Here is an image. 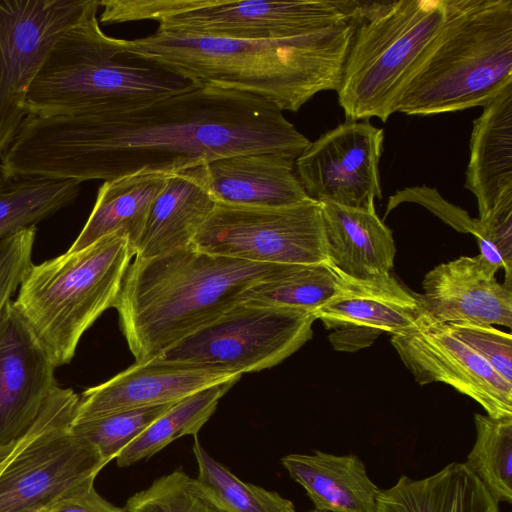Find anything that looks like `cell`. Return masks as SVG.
<instances>
[{"label": "cell", "instance_id": "obj_20", "mask_svg": "<svg viewBox=\"0 0 512 512\" xmlns=\"http://www.w3.org/2000/svg\"><path fill=\"white\" fill-rule=\"evenodd\" d=\"M216 204L206 164L170 174L152 203L135 258H151L190 245Z\"/></svg>", "mask_w": 512, "mask_h": 512}, {"label": "cell", "instance_id": "obj_28", "mask_svg": "<svg viewBox=\"0 0 512 512\" xmlns=\"http://www.w3.org/2000/svg\"><path fill=\"white\" fill-rule=\"evenodd\" d=\"M340 278L330 262L289 264L280 274L244 291L240 302L313 312L335 294Z\"/></svg>", "mask_w": 512, "mask_h": 512}, {"label": "cell", "instance_id": "obj_10", "mask_svg": "<svg viewBox=\"0 0 512 512\" xmlns=\"http://www.w3.org/2000/svg\"><path fill=\"white\" fill-rule=\"evenodd\" d=\"M311 311L241 301L164 351L166 361L229 369L237 374L273 367L313 336Z\"/></svg>", "mask_w": 512, "mask_h": 512}, {"label": "cell", "instance_id": "obj_35", "mask_svg": "<svg viewBox=\"0 0 512 512\" xmlns=\"http://www.w3.org/2000/svg\"><path fill=\"white\" fill-rule=\"evenodd\" d=\"M36 226L11 235L0 243V312L12 300L32 263Z\"/></svg>", "mask_w": 512, "mask_h": 512}, {"label": "cell", "instance_id": "obj_39", "mask_svg": "<svg viewBox=\"0 0 512 512\" xmlns=\"http://www.w3.org/2000/svg\"><path fill=\"white\" fill-rule=\"evenodd\" d=\"M295 512H297V511H295ZM307 512H319V511L313 509V510H310V511H307Z\"/></svg>", "mask_w": 512, "mask_h": 512}, {"label": "cell", "instance_id": "obj_26", "mask_svg": "<svg viewBox=\"0 0 512 512\" xmlns=\"http://www.w3.org/2000/svg\"><path fill=\"white\" fill-rule=\"evenodd\" d=\"M81 182L10 173L0 163V243L72 204Z\"/></svg>", "mask_w": 512, "mask_h": 512}, {"label": "cell", "instance_id": "obj_27", "mask_svg": "<svg viewBox=\"0 0 512 512\" xmlns=\"http://www.w3.org/2000/svg\"><path fill=\"white\" fill-rule=\"evenodd\" d=\"M240 377L234 376L175 402L118 454L117 465L128 467L152 457L182 436L195 437L216 410L221 397Z\"/></svg>", "mask_w": 512, "mask_h": 512}, {"label": "cell", "instance_id": "obj_30", "mask_svg": "<svg viewBox=\"0 0 512 512\" xmlns=\"http://www.w3.org/2000/svg\"><path fill=\"white\" fill-rule=\"evenodd\" d=\"M196 480L226 512H295L292 501L279 493L247 483L216 461L195 436Z\"/></svg>", "mask_w": 512, "mask_h": 512}, {"label": "cell", "instance_id": "obj_25", "mask_svg": "<svg viewBox=\"0 0 512 512\" xmlns=\"http://www.w3.org/2000/svg\"><path fill=\"white\" fill-rule=\"evenodd\" d=\"M170 174L140 172L104 181L81 232L69 252L82 250L117 231L125 233L135 250L144 231L152 203ZM135 255V252H134Z\"/></svg>", "mask_w": 512, "mask_h": 512}, {"label": "cell", "instance_id": "obj_36", "mask_svg": "<svg viewBox=\"0 0 512 512\" xmlns=\"http://www.w3.org/2000/svg\"><path fill=\"white\" fill-rule=\"evenodd\" d=\"M404 202L417 203L424 206L434 215L459 232L475 235L478 229V219H473L467 211L446 201L435 188L426 185L412 186L397 191L389 197L386 206V216L389 212Z\"/></svg>", "mask_w": 512, "mask_h": 512}, {"label": "cell", "instance_id": "obj_8", "mask_svg": "<svg viewBox=\"0 0 512 512\" xmlns=\"http://www.w3.org/2000/svg\"><path fill=\"white\" fill-rule=\"evenodd\" d=\"M100 22L152 20L160 31L238 40L310 34L348 20L336 0H103Z\"/></svg>", "mask_w": 512, "mask_h": 512}, {"label": "cell", "instance_id": "obj_4", "mask_svg": "<svg viewBox=\"0 0 512 512\" xmlns=\"http://www.w3.org/2000/svg\"><path fill=\"white\" fill-rule=\"evenodd\" d=\"M98 9L55 43L29 89L26 115L124 112L198 85L153 63L128 58L120 39L101 30Z\"/></svg>", "mask_w": 512, "mask_h": 512}, {"label": "cell", "instance_id": "obj_14", "mask_svg": "<svg viewBox=\"0 0 512 512\" xmlns=\"http://www.w3.org/2000/svg\"><path fill=\"white\" fill-rule=\"evenodd\" d=\"M391 343L420 385L441 382L474 399L488 416L512 415V383L465 344L447 323L422 315L410 331Z\"/></svg>", "mask_w": 512, "mask_h": 512}, {"label": "cell", "instance_id": "obj_6", "mask_svg": "<svg viewBox=\"0 0 512 512\" xmlns=\"http://www.w3.org/2000/svg\"><path fill=\"white\" fill-rule=\"evenodd\" d=\"M355 28L338 103L346 120L386 122L447 18L445 0L349 1Z\"/></svg>", "mask_w": 512, "mask_h": 512}, {"label": "cell", "instance_id": "obj_3", "mask_svg": "<svg viewBox=\"0 0 512 512\" xmlns=\"http://www.w3.org/2000/svg\"><path fill=\"white\" fill-rule=\"evenodd\" d=\"M288 265L209 254L191 244L135 258L114 308L136 362L161 355L209 325L239 303L244 291Z\"/></svg>", "mask_w": 512, "mask_h": 512}, {"label": "cell", "instance_id": "obj_17", "mask_svg": "<svg viewBox=\"0 0 512 512\" xmlns=\"http://www.w3.org/2000/svg\"><path fill=\"white\" fill-rule=\"evenodd\" d=\"M241 375L216 366L174 362L159 356L136 362L79 396L73 422L135 408L175 403L211 385Z\"/></svg>", "mask_w": 512, "mask_h": 512}, {"label": "cell", "instance_id": "obj_32", "mask_svg": "<svg viewBox=\"0 0 512 512\" xmlns=\"http://www.w3.org/2000/svg\"><path fill=\"white\" fill-rule=\"evenodd\" d=\"M128 512H226L181 468L161 476L132 495Z\"/></svg>", "mask_w": 512, "mask_h": 512}, {"label": "cell", "instance_id": "obj_7", "mask_svg": "<svg viewBox=\"0 0 512 512\" xmlns=\"http://www.w3.org/2000/svg\"><path fill=\"white\" fill-rule=\"evenodd\" d=\"M133 255L117 231L29 267L12 302L56 367L72 360L82 335L115 306Z\"/></svg>", "mask_w": 512, "mask_h": 512}, {"label": "cell", "instance_id": "obj_18", "mask_svg": "<svg viewBox=\"0 0 512 512\" xmlns=\"http://www.w3.org/2000/svg\"><path fill=\"white\" fill-rule=\"evenodd\" d=\"M498 268L480 255L462 256L431 269L417 297L438 323L470 322L512 327V288L496 279Z\"/></svg>", "mask_w": 512, "mask_h": 512}, {"label": "cell", "instance_id": "obj_23", "mask_svg": "<svg viewBox=\"0 0 512 512\" xmlns=\"http://www.w3.org/2000/svg\"><path fill=\"white\" fill-rule=\"evenodd\" d=\"M464 187L476 198L479 218L512 187V83L473 121Z\"/></svg>", "mask_w": 512, "mask_h": 512}, {"label": "cell", "instance_id": "obj_19", "mask_svg": "<svg viewBox=\"0 0 512 512\" xmlns=\"http://www.w3.org/2000/svg\"><path fill=\"white\" fill-rule=\"evenodd\" d=\"M210 192L217 204L277 208L309 199L295 170V159L276 153L241 154L206 163Z\"/></svg>", "mask_w": 512, "mask_h": 512}, {"label": "cell", "instance_id": "obj_16", "mask_svg": "<svg viewBox=\"0 0 512 512\" xmlns=\"http://www.w3.org/2000/svg\"><path fill=\"white\" fill-rule=\"evenodd\" d=\"M56 366L9 301L0 312V452L33 425L57 386Z\"/></svg>", "mask_w": 512, "mask_h": 512}, {"label": "cell", "instance_id": "obj_29", "mask_svg": "<svg viewBox=\"0 0 512 512\" xmlns=\"http://www.w3.org/2000/svg\"><path fill=\"white\" fill-rule=\"evenodd\" d=\"M475 442L464 464L499 504L512 503V415L475 414Z\"/></svg>", "mask_w": 512, "mask_h": 512}, {"label": "cell", "instance_id": "obj_11", "mask_svg": "<svg viewBox=\"0 0 512 512\" xmlns=\"http://www.w3.org/2000/svg\"><path fill=\"white\" fill-rule=\"evenodd\" d=\"M191 245L257 263L329 262L321 205L311 198L277 208L216 204Z\"/></svg>", "mask_w": 512, "mask_h": 512}, {"label": "cell", "instance_id": "obj_21", "mask_svg": "<svg viewBox=\"0 0 512 512\" xmlns=\"http://www.w3.org/2000/svg\"><path fill=\"white\" fill-rule=\"evenodd\" d=\"M319 203L332 266L355 279L391 274L395 242L392 231L377 215L375 202L360 208Z\"/></svg>", "mask_w": 512, "mask_h": 512}, {"label": "cell", "instance_id": "obj_22", "mask_svg": "<svg viewBox=\"0 0 512 512\" xmlns=\"http://www.w3.org/2000/svg\"><path fill=\"white\" fill-rule=\"evenodd\" d=\"M289 476L305 490L319 512H376L381 489L355 454L320 450L281 458Z\"/></svg>", "mask_w": 512, "mask_h": 512}, {"label": "cell", "instance_id": "obj_37", "mask_svg": "<svg viewBox=\"0 0 512 512\" xmlns=\"http://www.w3.org/2000/svg\"><path fill=\"white\" fill-rule=\"evenodd\" d=\"M47 512H128L125 507H118L103 497L94 488V484L77 489L57 503Z\"/></svg>", "mask_w": 512, "mask_h": 512}, {"label": "cell", "instance_id": "obj_34", "mask_svg": "<svg viewBox=\"0 0 512 512\" xmlns=\"http://www.w3.org/2000/svg\"><path fill=\"white\" fill-rule=\"evenodd\" d=\"M502 378L512 383V336L489 324L447 323Z\"/></svg>", "mask_w": 512, "mask_h": 512}, {"label": "cell", "instance_id": "obj_1", "mask_svg": "<svg viewBox=\"0 0 512 512\" xmlns=\"http://www.w3.org/2000/svg\"><path fill=\"white\" fill-rule=\"evenodd\" d=\"M308 138L265 99L195 85L124 112L26 115L0 156L12 174L110 181L140 172H174L241 154L296 160Z\"/></svg>", "mask_w": 512, "mask_h": 512}, {"label": "cell", "instance_id": "obj_13", "mask_svg": "<svg viewBox=\"0 0 512 512\" xmlns=\"http://www.w3.org/2000/svg\"><path fill=\"white\" fill-rule=\"evenodd\" d=\"M383 141L384 130L369 120H346L309 142L295 160L308 197L355 208L382 199L379 161Z\"/></svg>", "mask_w": 512, "mask_h": 512}, {"label": "cell", "instance_id": "obj_12", "mask_svg": "<svg viewBox=\"0 0 512 512\" xmlns=\"http://www.w3.org/2000/svg\"><path fill=\"white\" fill-rule=\"evenodd\" d=\"M97 0H0V156L25 117L29 89L58 39Z\"/></svg>", "mask_w": 512, "mask_h": 512}, {"label": "cell", "instance_id": "obj_31", "mask_svg": "<svg viewBox=\"0 0 512 512\" xmlns=\"http://www.w3.org/2000/svg\"><path fill=\"white\" fill-rule=\"evenodd\" d=\"M173 404L135 408L72 422L70 429L92 445L108 464Z\"/></svg>", "mask_w": 512, "mask_h": 512}, {"label": "cell", "instance_id": "obj_9", "mask_svg": "<svg viewBox=\"0 0 512 512\" xmlns=\"http://www.w3.org/2000/svg\"><path fill=\"white\" fill-rule=\"evenodd\" d=\"M78 402L72 389L55 387L45 424L0 472V512H47L67 494L94 484L107 464L70 429Z\"/></svg>", "mask_w": 512, "mask_h": 512}, {"label": "cell", "instance_id": "obj_38", "mask_svg": "<svg viewBox=\"0 0 512 512\" xmlns=\"http://www.w3.org/2000/svg\"><path fill=\"white\" fill-rule=\"evenodd\" d=\"M51 407V395L45 402L39 416L36 421L30 427V429L14 444L7 447L5 450L0 452V472L7 465V463L12 459V457L22 448L24 447L43 427L45 424Z\"/></svg>", "mask_w": 512, "mask_h": 512}, {"label": "cell", "instance_id": "obj_15", "mask_svg": "<svg viewBox=\"0 0 512 512\" xmlns=\"http://www.w3.org/2000/svg\"><path fill=\"white\" fill-rule=\"evenodd\" d=\"M339 273L335 294L312 312L331 331L328 340L336 351L353 353L383 333H406L424 314L417 293L391 274L355 279Z\"/></svg>", "mask_w": 512, "mask_h": 512}, {"label": "cell", "instance_id": "obj_33", "mask_svg": "<svg viewBox=\"0 0 512 512\" xmlns=\"http://www.w3.org/2000/svg\"><path fill=\"white\" fill-rule=\"evenodd\" d=\"M474 236L479 255L498 269H504V284L512 288V187L505 189L492 208L478 218Z\"/></svg>", "mask_w": 512, "mask_h": 512}, {"label": "cell", "instance_id": "obj_2", "mask_svg": "<svg viewBox=\"0 0 512 512\" xmlns=\"http://www.w3.org/2000/svg\"><path fill=\"white\" fill-rule=\"evenodd\" d=\"M351 19L316 32L274 40L169 33L120 39L122 53L198 85L247 93L281 111H298L322 91H337L354 33Z\"/></svg>", "mask_w": 512, "mask_h": 512}, {"label": "cell", "instance_id": "obj_24", "mask_svg": "<svg viewBox=\"0 0 512 512\" xmlns=\"http://www.w3.org/2000/svg\"><path fill=\"white\" fill-rule=\"evenodd\" d=\"M376 512H499V504L464 463L421 479L402 475L381 489Z\"/></svg>", "mask_w": 512, "mask_h": 512}, {"label": "cell", "instance_id": "obj_5", "mask_svg": "<svg viewBox=\"0 0 512 512\" xmlns=\"http://www.w3.org/2000/svg\"><path fill=\"white\" fill-rule=\"evenodd\" d=\"M446 22L395 112L428 116L483 107L512 83V0H445Z\"/></svg>", "mask_w": 512, "mask_h": 512}]
</instances>
